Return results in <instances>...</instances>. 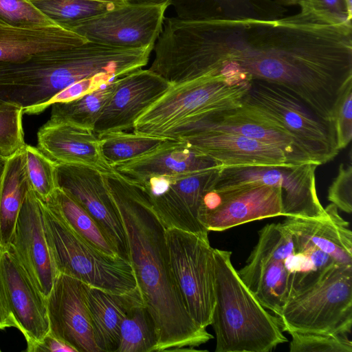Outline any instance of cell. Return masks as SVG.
<instances>
[{
    "instance_id": "cell-1",
    "label": "cell",
    "mask_w": 352,
    "mask_h": 352,
    "mask_svg": "<svg viewBox=\"0 0 352 352\" xmlns=\"http://www.w3.org/2000/svg\"><path fill=\"white\" fill-rule=\"evenodd\" d=\"M102 174L124 226L138 287L157 327L156 352L195 351L213 336L187 310L172 270L166 228L141 183L116 170Z\"/></svg>"
},
{
    "instance_id": "cell-2",
    "label": "cell",
    "mask_w": 352,
    "mask_h": 352,
    "mask_svg": "<svg viewBox=\"0 0 352 352\" xmlns=\"http://www.w3.org/2000/svg\"><path fill=\"white\" fill-rule=\"evenodd\" d=\"M112 49L92 42L36 54L18 62L0 63V104L23 111L39 106L67 86L100 74H112Z\"/></svg>"
},
{
    "instance_id": "cell-3",
    "label": "cell",
    "mask_w": 352,
    "mask_h": 352,
    "mask_svg": "<svg viewBox=\"0 0 352 352\" xmlns=\"http://www.w3.org/2000/svg\"><path fill=\"white\" fill-rule=\"evenodd\" d=\"M215 352H270L287 342L270 314L240 278L228 250L214 249Z\"/></svg>"
},
{
    "instance_id": "cell-4",
    "label": "cell",
    "mask_w": 352,
    "mask_h": 352,
    "mask_svg": "<svg viewBox=\"0 0 352 352\" xmlns=\"http://www.w3.org/2000/svg\"><path fill=\"white\" fill-rule=\"evenodd\" d=\"M252 78L230 68L173 85L135 121L133 131L163 138L177 125L241 106L251 87Z\"/></svg>"
},
{
    "instance_id": "cell-5",
    "label": "cell",
    "mask_w": 352,
    "mask_h": 352,
    "mask_svg": "<svg viewBox=\"0 0 352 352\" xmlns=\"http://www.w3.org/2000/svg\"><path fill=\"white\" fill-rule=\"evenodd\" d=\"M276 316L287 333H350L352 265L335 263L310 274L294 288Z\"/></svg>"
},
{
    "instance_id": "cell-6",
    "label": "cell",
    "mask_w": 352,
    "mask_h": 352,
    "mask_svg": "<svg viewBox=\"0 0 352 352\" xmlns=\"http://www.w3.org/2000/svg\"><path fill=\"white\" fill-rule=\"evenodd\" d=\"M47 243L58 274L113 293L138 287L129 261L110 256L77 234L42 200Z\"/></svg>"
},
{
    "instance_id": "cell-7",
    "label": "cell",
    "mask_w": 352,
    "mask_h": 352,
    "mask_svg": "<svg viewBox=\"0 0 352 352\" xmlns=\"http://www.w3.org/2000/svg\"><path fill=\"white\" fill-rule=\"evenodd\" d=\"M276 120L319 166L339 153L333 124L318 117L285 88L252 80L244 101Z\"/></svg>"
},
{
    "instance_id": "cell-8",
    "label": "cell",
    "mask_w": 352,
    "mask_h": 352,
    "mask_svg": "<svg viewBox=\"0 0 352 352\" xmlns=\"http://www.w3.org/2000/svg\"><path fill=\"white\" fill-rule=\"evenodd\" d=\"M172 270L192 319L211 324L214 306V256L208 236L175 228L166 229Z\"/></svg>"
},
{
    "instance_id": "cell-9",
    "label": "cell",
    "mask_w": 352,
    "mask_h": 352,
    "mask_svg": "<svg viewBox=\"0 0 352 352\" xmlns=\"http://www.w3.org/2000/svg\"><path fill=\"white\" fill-rule=\"evenodd\" d=\"M168 1H130L67 26L88 41L123 49L154 46L162 30Z\"/></svg>"
},
{
    "instance_id": "cell-10",
    "label": "cell",
    "mask_w": 352,
    "mask_h": 352,
    "mask_svg": "<svg viewBox=\"0 0 352 352\" xmlns=\"http://www.w3.org/2000/svg\"><path fill=\"white\" fill-rule=\"evenodd\" d=\"M308 162L287 166L221 167L211 190L248 183L279 187L283 190L284 217L321 218L326 215L318 197L316 170Z\"/></svg>"
},
{
    "instance_id": "cell-11",
    "label": "cell",
    "mask_w": 352,
    "mask_h": 352,
    "mask_svg": "<svg viewBox=\"0 0 352 352\" xmlns=\"http://www.w3.org/2000/svg\"><path fill=\"white\" fill-rule=\"evenodd\" d=\"M220 168L155 177L141 183L166 228H175L208 236L209 232L199 221V210L204 195L212 189Z\"/></svg>"
},
{
    "instance_id": "cell-12",
    "label": "cell",
    "mask_w": 352,
    "mask_h": 352,
    "mask_svg": "<svg viewBox=\"0 0 352 352\" xmlns=\"http://www.w3.org/2000/svg\"><path fill=\"white\" fill-rule=\"evenodd\" d=\"M278 216H284L282 189L248 183L208 191L203 197L198 217L208 232H221Z\"/></svg>"
},
{
    "instance_id": "cell-13",
    "label": "cell",
    "mask_w": 352,
    "mask_h": 352,
    "mask_svg": "<svg viewBox=\"0 0 352 352\" xmlns=\"http://www.w3.org/2000/svg\"><path fill=\"white\" fill-rule=\"evenodd\" d=\"M206 129L239 133L277 147L285 153L289 162L295 165L314 162L280 124L245 102L237 108L179 124L168 131L163 138L178 140L192 132Z\"/></svg>"
},
{
    "instance_id": "cell-14",
    "label": "cell",
    "mask_w": 352,
    "mask_h": 352,
    "mask_svg": "<svg viewBox=\"0 0 352 352\" xmlns=\"http://www.w3.org/2000/svg\"><path fill=\"white\" fill-rule=\"evenodd\" d=\"M58 187L69 194L98 223L118 255L129 260L124 226L100 171L83 165L57 164Z\"/></svg>"
},
{
    "instance_id": "cell-15",
    "label": "cell",
    "mask_w": 352,
    "mask_h": 352,
    "mask_svg": "<svg viewBox=\"0 0 352 352\" xmlns=\"http://www.w3.org/2000/svg\"><path fill=\"white\" fill-rule=\"evenodd\" d=\"M0 281L16 329L26 340L25 351L30 352L50 332L45 298L10 246L0 248Z\"/></svg>"
},
{
    "instance_id": "cell-16",
    "label": "cell",
    "mask_w": 352,
    "mask_h": 352,
    "mask_svg": "<svg viewBox=\"0 0 352 352\" xmlns=\"http://www.w3.org/2000/svg\"><path fill=\"white\" fill-rule=\"evenodd\" d=\"M10 246L40 292L45 298L47 297L58 273L47 240L42 199L30 188Z\"/></svg>"
},
{
    "instance_id": "cell-17",
    "label": "cell",
    "mask_w": 352,
    "mask_h": 352,
    "mask_svg": "<svg viewBox=\"0 0 352 352\" xmlns=\"http://www.w3.org/2000/svg\"><path fill=\"white\" fill-rule=\"evenodd\" d=\"M85 283L58 274L45 298L50 333L77 352H100L94 338Z\"/></svg>"
},
{
    "instance_id": "cell-18",
    "label": "cell",
    "mask_w": 352,
    "mask_h": 352,
    "mask_svg": "<svg viewBox=\"0 0 352 352\" xmlns=\"http://www.w3.org/2000/svg\"><path fill=\"white\" fill-rule=\"evenodd\" d=\"M150 69H139L118 78L116 89L96 121L99 134L133 129L139 116L172 86Z\"/></svg>"
},
{
    "instance_id": "cell-19",
    "label": "cell",
    "mask_w": 352,
    "mask_h": 352,
    "mask_svg": "<svg viewBox=\"0 0 352 352\" xmlns=\"http://www.w3.org/2000/svg\"><path fill=\"white\" fill-rule=\"evenodd\" d=\"M178 140L185 141L222 168L295 165L281 149L225 130H198Z\"/></svg>"
},
{
    "instance_id": "cell-20",
    "label": "cell",
    "mask_w": 352,
    "mask_h": 352,
    "mask_svg": "<svg viewBox=\"0 0 352 352\" xmlns=\"http://www.w3.org/2000/svg\"><path fill=\"white\" fill-rule=\"evenodd\" d=\"M37 146L57 164L87 166L101 173L115 170L104 160L98 135L90 129L48 120L37 132Z\"/></svg>"
},
{
    "instance_id": "cell-21",
    "label": "cell",
    "mask_w": 352,
    "mask_h": 352,
    "mask_svg": "<svg viewBox=\"0 0 352 352\" xmlns=\"http://www.w3.org/2000/svg\"><path fill=\"white\" fill-rule=\"evenodd\" d=\"M321 218L285 217L281 224L289 232L294 251L313 246L329 255L341 265H352V232L349 223L333 204L325 208Z\"/></svg>"
},
{
    "instance_id": "cell-22",
    "label": "cell",
    "mask_w": 352,
    "mask_h": 352,
    "mask_svg": "<svg viewBox=\"0 0 352 352\" xmlns=\"http://www.w3.org/2000/svg\"><path fill=\"white\" fill-rule=\"evenodd\" d=\"M218 166L185 141L166 139L151 152L115 167L140 183L152 177L170 176Z\"/></svg>"
},
{
    "instance_id": "cell-23",
    "label": "cell",
    "mask_w": 352,
    "mask_h": 352,
    "mask_svg": "<svg viewBox=\"0 0 352 352\" xmlns=\"http://www.w3.org/2000/svg\"><path fill=\"white\" fill-rule=\"evenodd\" d=\"M86 302L94 338L100 352H117L122 320L133 307L144 305L136 289L113 293L87 285Z\"/></svg>"
},
{
    "instance_id": "cell-24",
    "label": "cell",
    "mask_w": 352,
    "mask_h": 352,
    "mask_svg": "<svg viewBox=\"0 0 352 352\" xmlns=\"http://www.w3.org/2000/svg\"><path fill=\"white\" fill-rule=\"evenodd\" d=\"M87 42L84 37L59 25L23 28L0 25V63L21 61L38 53Z\"/></svg>"
},
{
    "instance_id": "cell-25",
    "label": "cell",
    "mask_w": 352,
    "mask_h": 352,
    "mask_svg": "<svg viewBox=\"0 0 352 352\" xmlns=\"http://www.w3.org/2000/svg\"><path fill=\"white\" fill-rule=\"evenodd\" d=\"M168 1L177 17L185 20L272 19L280 17L282 8L270 0H131Z\"/></svg>"
},
{
    "instance_id": "cell-26",
    "label": "cell",
    "mask_w": 352,
    "mask_h": 352,
    "mask_svg": "<svg viewBox=\"0 0 352 352\" xmlns=\"http://www.w3.org/2000/svg\"><path fill=\"white\" fill-rule=\"evenodd\" d=\"M30 187L23 148L8 157L0 184V248L10 247L17 218Z\"/></svg>"
},
{
    "instance_id": "cell-27",
    "label": "cell",
    "mask_w": 352,
    "mask_h": 352,
    "mask_svg": "<svg viewBox=\"0 0 352 352\" xmlns=\"http://www.w3.org/2000/svg\"><path fill=\"white\" fill-rule=\"evenodd\" d=\"M239 276L260 303L278 316L292 289L285 260H271Z\"/></svg>"
},
{
    "instance_id": "cell-28",
    "label": "cell",
    "mask_w": 352,
    "mask_h": 352,
    "mask_svg": "<svg viewBox=\"0 0 352 352\" xmlns=\"http://www.w3.org/2000/svg\"><path fill=\"white\" fill-rule=\"evenodd\" d=\"M45 203L85 240L110 256H120L98 223L67 192L58 187Z\"/></svg>"
},
{
    "instance_id": "cell-29",
    "label": "cell",
    "mask_w": 352,
    "mask_h": 352,
    "mask_svg": "<svg viewBox=\"0 0 352 352\" xmlns=\"http://www.w3.org/2000/svg\"><path fill=\"white\" fill-rule=\"evenodd\" d=\"M118 78L72 101L52 104L49 119L94 131L96 121L114 93Z\"/></svg>"
},
{
    "instance_id": "cell-30",
    "label": "cell",
    "mask_w": 352,
    "mask_h": 352,
    "mask_svg": "<svg viewBox=\"0 0 352 352\" xmlns=\"http://www.w3.org/2000/svg\"><path fill=\"white\" fill-rule=\"evenodd\" d=\"M98 138L104 160L114 169L151 152L167 139L134 131L108 132L98 135Z\"/></svg>"
},
{
    "instance_id": "cell-31",
    "label": "cell",
    "mask_w": 352,
    "mask_h": 352,
    "mask_svg": "<svg viewBox=\"0 0 352 352\" xmlns=\"http://www.w3.org/2000/svg\"><path fill=\"white\" fill-rule=\"evenodd\" d=\"M159 341L155 320L145 306L129 311L122 322L117 352H156Z\"/></svg>"
},
{
    "instance_id": "cell-32",
    "label": "cell",
    "mask_w": 352,
    "mask_h": 352,
    "mask_svg": "<svg viewBox=\"0 0 352 352\" xmlns=\"http://www.w3.org/2000/svg\"><path fill=\"white\" fill-rule=\"evenodd\" d=\"M294 254L292 238L281 224L270 223L258 231V239L239 275L250 272L271 260H286Z\"/></svg>"
},
{
    "instance_id": "cell-33",
    "label": "cell",
    "mask_w": 352,
    "mask_h": 352,
    "mask_svg": "<svg viewBox=\"0 0 352 352\" xmlns=\"http://www.w3.org/2000/svg\"><path fill=\"white\" fill-rule=\"evenodd\" d=\"M56 25L63 28L109 12L120 6L88 0H30Z\"/></svg>"
},
{
    "instance_id": "cell-34",
    "label": "cell",
    "mask_w": 352,
    "mask_h": 352,
    "mask_svg": "<svg viewBox=\"0 0 352 352\" xmlns=\"http://www.w3.org/2000/svg\"><path fill=\"white\" fill-rule=\"evenodd\" d=\"M25 174L30 188L43 201L58 188L57 163L47 157L38 147H23Z\"/></svg>"
},
{
    "instance_id": "cell-35",
    "label": "cell",
    "mask_w": 352,
    "mask_h": 352,
    "mask_svg": "<svg viewBox=\"0 0 352 352\" xmlns=\"http://www.w3.org/2000/svg\"><path fill=\"white\" fill-rule=\"evenodd\" d=\"M0 25L23 28L58 25L30 0H0Z\"/></svg>"
},
{
    "instance_id": "cell-36",
    "label": "cell",
    "mask_w": 352,
    "mask_h": 352,
    "mask_svg": "<svg viewBox=\"0 0 352 352\" xmlns=\"http://www.w3.org/2000/svg\"><path fill=\"white\" fill-rule=\"evenodd\" d=\"M23 109L10 104H0V153L10 157L26 144L23 126Z\"/></svg>"
},
{
    "instance_id": "cell-37",
    "label": "cell",
    "mask_w": 352,
    "mask_h": 352,
    "mask_svg": "<svg viewBox=\"0 0 352 352\" xmlns=\"http://www.w3.org/2000/svg\"><path fill=\"white\" fill-rule=\"evenodd\" d=\"M288 333L292 337L290 352H352V342L347 334Z\"/></svg>"
},
{
    "instance_id": "cell-38",
    "label": "cell",
    "mask_w": 352,
    "mask_h": 352,
    "mask_svg": "<svg viewBox=\"0 0 352 352\" xmlns=\"http://www.w3.org/2000/svg\"><path fill=\"white\" fill-rule=\"evenodd\" d=\"M115 79H116V78L111 74H100L78 80L58 92L46 102L39 106L25 109L23 111V113L28 115H37L41 113L54 104L67 102L76 100L91 93Z\"/></svg>"
},
{
    "instance_id": "cell-39",
    "label": "cell",
    "mask_w": 352,
    "mask_h": 352,
    "mask_svg": "<svg viewBox=\"0 0 352 352\" xmlns=\"http://www.w3.org/2000/svg\"><path fill=\"white\" fill-rule=\"evenodd\" d=\"M298 5L326 22L352 27V4L347 0H299Z\"/></svg>"
},
{
    "instance_id": "cell-40",
    "label": "cell",
    "mask_w": 352,
    "mask_h": 352,
    "mask_svg": "<svg viewBox=\"0 0 352 352\" xmlns=\"http://www.w3.org/2000/svg\"><path fill=\"white\" fill-rule=\"evenodd\" d=\"M333 122L337 146L340 151L346 148L352 139V80L345 85L338 98Z\"/></svg>"
},
{
    "instance_id": "cell-41",
    "label": "cell",
    "mask_w": 352,
    "mask_h": 352,
    "mask_svg": "<svg viewBox=\"0 0 352 352\" xmlns=\"http://www.w3.org/2000/svg\"><path fill=\"white\" fill-rule=\"evenodd\" d=\"M327 198L338 208L346 213L352 211V166L340 164L337 176L328 190Z\"/></svg>"
},
{
    "instance_id": "cell-42",
    "label": "cell",
    "mask_w": 352,
    "mask_h": 352,
    "mask_svg": "<svg viewBox=\"0 0 352 352\" xmlns=\"http://www.w3.org/2000/svg\"><path fill=\"white\" fill-rule=\"evenodd\" d=\"M77 352L69 344L50 332L30 350V352Z\"/></svg>"
},
{
    "instance_id": "cell-43",
    "label": "cell",
    "mask_w": 352,
    "mask_h": 352,
    "mask_svg": "<svg viewBox=\"0 0 352 352\" xmlns=\"http://www.w3.org/2000/svg\"><path fill=\"white\" fill-rule=\"evenodd\" d=\"M8 327L16 328V324L10 311L3 287L0 281V330Z\"/></svg>"
},
{
    "instance_id": "cell-44",
    "label": "cell",
    "mask_w": 352,
    "mask_h": 352,
    "mask_svg": "<svg viewBox=\"0 0 352 352\" xmlns=\"http://www.w3.org/2000/svg\"><path fill=\"white\" fill-rule=\"evenodd\" d=\"M8 157L2 155L0 153V184L3 176Z\"/></svg>"
},
{
    "instance_id": "cell-45",
    "label": "cell",
    "mask_w": 352,
    "mask_h": 352,
    "mask_svg": "<svg viewBox=\"0 0 352 352\" xmlns=\"http://www.w3.org/2000/svg\"><path fill=\"white\" fill-rule=\"evenodd\" d=\"M93 1H98V2H105V3H113L118 6H122L126 4L131 1V0H88Z\"/></svg>"
},
{
    "instance_id": "cell-46",
    "label": "cell",
    "mask_w": 352,
    "mask_h": 352,
    "mask_svg": "<svg viewBox=\"0 0 352 352\" xmlns=\"http://www.w3.org/2000/svg\"><path fill=\"white\" fill-rule=\"evenodd\" d=\"M299 0H277L279 4L283 6H294L298 4Z\"/></svg>"
},
{
    "instance_id": "cell-47",
    "label": "cell",
    "mask_w": 352,
    "mask_h": 352,
    "mask_svg": "<svg viewBox=\"0 0 352 352\" xmlns=\"http://www.w3.org/2000/svg\"><path fill=\"white\" fill-rule=\"evenodd\" d=\"M347 1H348L350 4H352V0H347Z\"/></svg>"
},
{
    "instance_id": "cell-48",
    "label": "cell",
    "mask_w": 352,
    "mask_h": 352,
    "mask_svg": "<svg viewBox=\"0 0 352 352\" xmlns=\"http://www.w3.org/2000/svg\"><path fill=\"white\" fill-rule=\"evenodd\" d=\"M0 351H1V349H0Z\"/></svg>"
}]
</instances>
